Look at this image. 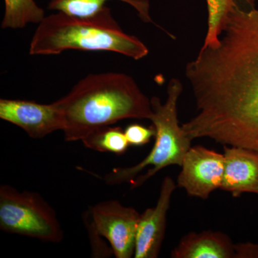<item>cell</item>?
Listing matches in <instances>:
<instances>
[{
  "label": "cell",
  "instance_id": "obj_1",
  "mask_svg": "<svg viewBox=\"0 0 258 258\" xmlns=\"http://www.w3.org/2000/svg\"><path fill=\"white\" fill-rule=\"evenodd\" d=\"M196 115L181 127L191 140L258 152V10L237 5L216 46L186 64Z\"/></svg>",
  "mask_w": 258,
  "mask_h": 258
},
{
  "label": "cell",
  "instance_id": "obj_2",
  "mask_svg": "<svg viewBox=\"0 0 258 258\" xmlns=\"http://www.w3.org/2000/svg\"><path fill=\"white\" fill-rule=\"evenodd\" d=\"M66 142L82 141L96 129L121 120L149 119L151 99L133 78L121 73L89 74L54 102Z\"/></svg>",
  "mask_w": 258,
  "mask_h": 258
},
{
  "label": "cell",
  "instance_id": "obj_3",
  "mask_svg": "<svg viewBox=\"0 0 258 258\" xmlns=\"http://www.w3.org/2000/svg\"><path fill=\"white\" fill-rule=\"evenodd\" d=\"M69 50L108 51L136 60L149 54V49L138 37L122 30L108 7L89 18L56 12L37 25L30 42V55H55Z\"/></svg>",
  "mask_w": 258,
  "mask_h": 258
},
{
  "label": "cell",
  "instance_id": "obj_4",
  "mask_svg": "<svg viewBox=\"0 0 258 258\" xmlns=\"http://www.w3.org/2000/svg\"><path fill=\"white\" fill-rule=\"evenodd\" d=\"M182 90L179 80L172 79L168 85L167 98L164 103L157 96L151 98L153 113L150 120L156 130L152 151L136 165L112 169L105 176L107 184L132 182V188L135 189L161 169L171 165L181 166L192 141L178 120L177 103Z\"/></svg>",
  "mask_w": 258,
  "mask_h": 258
},
{
  "label": "cell",
  "instance_id": "obj_5",
  "mask_svg": "<svg viewBox=\"0 0 258 258\" xmlns=\"http://www.w3.org/2000/svg\"><path fill=\"white\" fill-rule=\"evenodd\" d=\"M0 229L42 242L59 243L63 231L55 211L40 194L0 186Z\"/></svg>",
  "mask_w": 258,
  "mask_h": 258
},
{
  "label": "cell",
  "instance_id": "obj_6",
  "mask_svg": "<svg viewBox=\"0 0 258 258\" xmlns=\"http://www.w3.org/2000/svg\"><path fill=\"white\" fill-rule=\"evenodd\" d=\"M91 227L111 245L116 258L134 255L140 214L118 200L101 202L91 209Z\"/></svg>",
  "mask_w": 258,
  "mask_h": 258
},
{
  "label": "cell",
  "instance_id": "obj_7",
  "mask_svg": "<svg viewBox=\"0 0 258 258\" xmlns=\"http://www.w3.org/2000/svg\"><path fill=\"white\" fill-rule=\"evenodd\" d=\"M224 166L223 154L203 146L191 147L183 159L177 186L189 196L207 200L215 190L220 189Z\"/></svg>",
  "mask_w": 258,
  "mask_h": 258
},
{
  "label": "cell",
  "instance_id": "obj_8",
  "mask_svg": "<svg viewBox=\"0 0 258 258\" xmlns=\"http://www.w3.org/2000/svg\"><path fill=\"white\" fill-rule=\"evenodd\" d=\"M0 118L25 131L29 137L42 139L62 130L60 112L55 103L41 104L25 100H0Z\"/></svg>",
  "mask_w": 258,
  "mask_h": 258
},
{
  "label": "cell",
  "instance_id": "obj_9",
  "mask_svg": "<svg viewBox=\"0 0 258 258\" xmlns=\"http://www.w3.org/2000/svg\"><path fill=\"white\" fill-rule=\"evenodd\" d=\"M174 179L166 176L161 183L160 193L154 208H148L140 215L136 236L135 258L159 257L165 236L166 216L171 196L176 189Z\"/></svg>",
  "mask_w": 258,
  "mask_h": 258
},
{
  "label": "cell",
  "instance_id": "obj_10",
  "mask_svg": "<svg viewBox=\"0 0 258 258\" xmlns=\"http://www.w3.org/2000/svg\"><path fill=\"white\" fill-rule=\"evenodd\" d=\"M223 178L220 189L239 198L258 195V152L247 148L224 146Z\"/></svg>",
  "mask_w": 258,
  "mask_h": 258
},
{
  "label": "cell",
  "instance_id": "obj_11",
  "mask_svg": "<svg viewBox=\"0 0 258 258\" xmlns=\"http://www.w3.org/2000/svg\"><path fill=\"white\" fill-rule=\"evenodd\" d=\"M172 258H235V244L221 232H189L171 251Z\"/></svg>",
  "mask_w": 258,
  "mask_h": 258
},
{
  "label": "cell",
  "instance_id": "obj_12",
  "mask_svg": "<svg viewBox=\"0 0 258 258\" xmlns=\"http://www.w3.org/2000/svg\"><path fill=\"white\" fill-rule=\"evenodd\" d=\"M111 0H50L47 9L80 18L95 16ZM132 6L144 23H152L149 0H117Z\"/></svg>",
  "mask_w": 258,
  "mask_h": 258
},
{
  "label": "cell",
  "instance_id": "obj_13",
  "mask_svg": "<svg viewBox=\"0 0 258 258\" xmlns=\"http://www.w3.org/2000/svg\"><path fill=\"white\" fill-rule=\"evenodd\" d=\"M5 10L1 28L22 29L29 24H37L45 18V11L35 0H3Z\"/></svg>",
  "mask_w": 258,
  "mask_h": 258
},
{
  "label": "cell",
  "instance_id": "obj_14",
  "mask_svg": "<svg viewBox=\"0 0 258 258\" xmlns=\"http://www.w3.org/2000/svg\"><path fill=\"white\" fill-rule=\"evenodd\" d=\"M254 6V0H244ZM208 10V28L203 46L214 47L220 42V36L229 16L237 5V0H207Z\"/></svg>",
  "mask_w": 258,
  "mask_h": 258
},
{
  "label": "cell",
  "instance_id": "obj_15",
  "mask_svg": "<svg viewBox=\"0 0 258 258\" xmlns=\"http://www.w3.org/2000/svg\"><path fill=\"white\" fill-rule=\"evenodd\" d=\"M81 142L88 149L117 155L124 154L130 146L124 132L120 127H111V125L93 131Z\"/></svg>",
  "mask_w": 258,
  "mask_h": 258
},
{
  "label": "cell",
  "instance_id": "obj_16",
  "mask_svg": "<svg viewBox=\"0 0 258 258\" xmlns=\"http://www.w3.org/2000/svg\"><path fill=\"white\" fill-rule=\"evenodd\" d=\"M124 133L129 145L142 147L149 143L152 137H155L156 130L153 125L146 127L134 123L128 125L124 130Z\"/></svg>",
  "mask_w": 258,
  "mask_h": 258
},
{
  "label": "cell",
  "instance_id": "obj_17",
  "mask_svg": "<svg viewBox=\"0 0 258 258\" xmlns=\"http://www.w3.org/2000/svg\"><path fill=\"white\" fill-rule=\"evenodd\" d=\"M235 258H258V244L244 242L235 244Z\"/></svg>",
  "mask_w": 258,
  "mask_h": 258
}]
</instances>
